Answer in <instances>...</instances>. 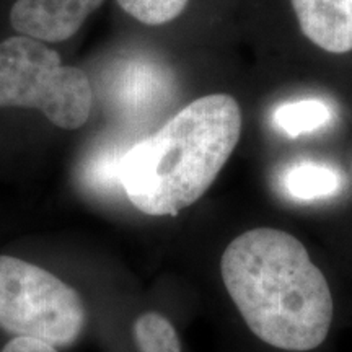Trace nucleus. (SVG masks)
<instances>
[{
    "instance_id": "1",
    "label": "nucleus",
    "mask_w": 352,
    "mask_h": 352,
    "mask_svg": "<svg viewBox=\"0 0 352 352\" xmlns=\"http://www.w3.org/2000/svg\"><path fill=\"white\" fill-rule=\"evenodd\" d=\"M220 276L246 328L264 344L310 352L327 341L331 287L292 233L272 227L240 233L222 253Z\"/></svg>"
},
{
    "instance_id": "2",
    "label": "nucleus",
    "mask_w": 352,
    "mask_h": 352,
    "mask_svg": "<svg viewBox=\"0 0 352 352\" xmlns=\"http://www.w3.org/2000/svg\"><path fill=\"white\" fill-rule=\"evenodd\" d=\"M239 101L206 95L184 107L155 134L134 144L118 160L116 179L140 212L178 215L217 179L241 135Z\"/></svg>"
},
{
    "instance_id": "3",
    "label": "nucleus",
    "mask_w": 352,
    "mask_h": 352,
    "mask_svg": "<svg viewBox=\"0 0 352 352\" xmlns=\"http://www.w3.org/2000/svg\"><path fill=\"white\" fill-rule=\"evenodd\" d=\"M90 80L82 69L64 65L39 39L19 34L0 43V108L39 109L60 129H78L91 111Z\"/></svg>"
},
{
    "instance_id": "4",
    "label": "nucleus",
    "mask_w": 352,
    "mask_h": 352,
    "mask_svg": "<svg viewBox=\"0 0 352 352\" xmlns=\"http://www.w3.org/2000/svg\"><path fill=\"white\" fill-rule=\"evenodd\" d=\"M85 320L77 290L36 264L0 254V327L7 333L69 346Z\"/></svg>"
},
{
    "instance_id": "5",
    "label": "nucleus",
    "mask_w": 352,
    "mask_h": 352,
    "mask_svg": "<svg viewBox=\"0 0 352 352\" xmlns=\"http://www.w3.org/2000/svg\"><path fill=\"white\" fill-rule=\"evenodd\" d=\"M104 0H16L10 23L16 33L43 43H63L76 34Z\"/></svg>"
},
{
    "instance_id": "6",
    "label": "nucleus",
    "mask_w": 352,
    "mask_h": 352,
    "mask_svg": "<svg viewBox=\"0 0 352 352\" xmlns=\"http://www.w3.org/2000/svg\"><path fill=\"white\" fill-rule=\"evenodd\" d=\"M303 34L323 51H352V0H292Z\"/></svg>"
},
{
    "instance_id": "7",
    "label": "nucleus",
    "mask_w": 352,
    "mask_h": 352,
    "mask_svg": "<svg viewBox=\"0 0 352 352\" xmlns=\"http://www.w3.org/2000/svg\"><path fill=\"white\" fill-rule=\"evenodd\" d=\"M283 186L289 197L296 201H323L341 191L342 176L333 165L324 162L302 160L285 170Z\"/></svg>"
},
{
    "instance_id": "8",
    "label": "nucleus",
    "mask_w": 352,
    "mask_h": 352,
    "mask_svg": "<svg viewBox=\"0 0 352 352\" xmlns=\"http://www.w3.org/2000/svg\"><path fill=\"white\" fill-rule=\"evenodd\" d=\"M333 116L331 104L327 101L305 98L279 104L272 113V122L285 135L296 139L327 127Z\"/></svg>"
},
{
    "instance_id": "9",
    "label": "nucleus",
    "mask_w": 352,
    "mask_h": 352,
    "mask_svg": "<svg viewBox=\"0 0 352 352\" xmlns=\"http://www.w3.org/2000/svg\"><path fill=\"white\" fill-rule=\"evenodd\" d=\"M134 340L140 352H182V341L173 323L157 311L135 320Z\"/></svg>"
},
{
    "instance_id": "10",
    "label": "nucleus",
    "mask_w": 352,
    "mask_h": 352,
    "mask_svg": "<svg viewBox=\"0 0 352 352\" xmlns=\"http://www.w3.org/2000/svg\"><path fill=\"white\" fill-rule=\"evenodd\" d=\"M189 0H118L122 10L144 25H165L179 16Z\"/></svg>"
},
{
    "instance_id": "11",
    "label": "nucleus",
    "mask_w": 352,
    "mask_h": 352,
    "mask_svg": "<svg viewBox=\"0 0 352 352\" xmlns=\"http://www.w3.org/2000/svg\"><path fill=\"white\" fill-rule=\"evenodd\" d=\"M2 352H57L54 346L47 344V342L32 340V338L16 336L12 341H8Z\"/></svg>"
}]
</instances>
